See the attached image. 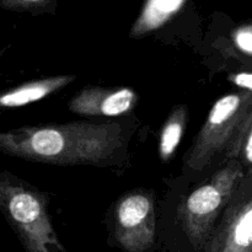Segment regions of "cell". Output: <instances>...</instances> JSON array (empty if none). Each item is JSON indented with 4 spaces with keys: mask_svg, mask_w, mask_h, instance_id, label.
Returning <instances> with one entry per match:
<instances>
[{
    "mask_svg": "<svg viewBox=\"0 0 252 252\" xmlns=\"http://www.w3.org/2000/svg\"><path fill=\"white\" fill-rule=\"evenodd\" d=\"M123 144L117 123L70 122L20 127L0 134L6 154L53 165H103Z\"/></svg>",
    "mask_w": 252,
    "mask_h": 252,
    "instance_id": "1",
    "label": "cell"
},
{
    "mask_svg": "<svg viewBox=\"0 0 252 252\" xmlns=\"http://www.w3.org/2000/svg\"><path fill=\"white\" fill-rule=\"evenodd\" d=\"M252 122V91L224 95L209 111L196 135L186 165L201 171L217 158L238 159L241 144Z\"/></svg>",
    "mask_w": 252,
    "mask_h": 252,
    "instance_id": "2",
    "label": "cell"
},
{
    "mask_svg": "<svg viewBox=\"0 0 252 252\" xmlns=\"http://www.w3.org/2000/svg\"><path fill=\"white\" fill-rule=\"evenodd\" d=\"M244 177L243 164L233 160L189 193L181 204L182 229L194 248L201 249L209 243L217 219L240 189Z\"/></svg>",
    "mask_w": 252,
    "mask_h": 252,
    "instance_id": "3",
    "label": "cell"
},
{
    "mask_svg": "<svg viewBox=\"0 0 252 252\" xmlns=\"http://www.w3.org/2000/svg\"><path fill=\"white\" fill-rule=\"evenodd\" d=\"M0 204L27 252H65L57 239L46 203L37 192L2 174Z\"/></svg>",
    "mask_w": 252,
    "mask_h": 252,
    "instance_id": "4",
    "label": "cell"
},
{
    "mask_svg": "<svg viewBox=\"0 0 252 252\" xmlns=\"http://www.w3.org/2000/svg\"><path fill=\"white\" fill-rule=\"evenodd\" d=\"M157 223L152 197L133 192L120 199L115 209V235L127 252H147L155 243Z\"/></svg>",
    "mask_w": 252,
    "mask_h": 252,
    "instance_id": "5",
    "label": "cell"
},
{
    "mask_svg": "<svg viewBox=\"0 0 252 252\" xmlns=\"http://www.w3.org/2000/svg\"><path fill=\"white\" fill-rule=\"evenodd\" d=\"M139 96L129 88L90 86L79 91L68 103L69 111L89 117H116L132 111Z\"/></svg>",
    "mask_w": 252,
    "mask_h": 252,
    "instance_id": "6",
    "label": "cell"
},
{
    "mask_svg": "<svg viewBox=\"0 0 252 252\" xmlns=\"http://www.w3.org/2000/svg\"><path fill=\"white\" fill-rule=\"evenodd\" d=\"M252 251V192L229 207L208 252Z\"/></svg>",
    "mask_w": 252,
    "mask_h": 252,
    "instance_id": "7",
    "label": "cell"
},
{
    "mask_svg": "<svg viewBox=\"0 0 252 252\" xmlns=\"http://www.w3.org/2000/svg\"><path fill=\"white\" fill-rule=\"evenodd\" d=\"M74 80V75H57L29 81L2 94L0 96V105L4 108L24 107L30 103L43 100L47 96L68 86Z\"/></svg>",
    "mask_w": 252,
    "mask_h": 252,
    "instance_id": "8",
    "label": "cell"
},
{
    "mask_svg": "<svg viewBox=\"0 0 252 252\" xmlns=\"http://www.w3.org/2000/svg\"><path fill=\"white\" fill-rule=\"evenodd\" d=\"M186 0H147L130 30V37L140 38L164 26L181 10Z\"/></svg>",
    "mask_w": 252,
    "mask_h": 252,
    "instance_id": "9",
    "label": "cell"
},
{
    "mask_svg": "<svg viewBox=\"0 0 252 252\" xmlns=\"http://www.w3.org/2000/svg\"><path fill=\"white\" fill-rule=\"evenodd\" d=\"M187 120H189V110L186 106H175L160 133L159 155L162 161H169L174 157L186 129Z\"/></svg>",
    "mask_w": 252,
    "mask_h": 252,
    "instance_id": "10",
    "label": "cell"
},
{
    "mask_svg": "<svg viewBox=\"0 0 252 252\" xmlns=\"http://www.w3.org/2000/svg\"><path fill=\"white\" fill-rule=\"evenodd\" d=\"M233 41L239 51L252 58V25H245L235 30Z\"/></svg>",
    "mask_w": 252,
    "mask_h": 252,
    "instance_id": "11",
    "label": "cell"
},
{
    "mask_svg": "<svg viewBox=\"0 0 252 252\" xmlns=\"http://www.w3.org/2000/svg\"><path fill=\"white\" fill-rule=\"evenodd\" d=\"M238 158L241 160L243 166L249 167L250 172H252V122L244 138Z\"/></svg>",
    "mask_w": 252,
    "mask_h": 252,
    "instance_id": "12",
    "label": "cell"
},
{
    "mask_svg": "<svg viewBox=\"0 0 252 252\" xmlns=\"http://www.w3.org/2000/svg\"><path fill=\"white\" fill-rule=\"evenodd\" d=\"M47 0H2L4 6L10 9H30V7L39 6Z\"/></svg>",
    "mask_w": 252,
    "mask_h": 252,
    "instance_id": "13",
    "label": "cell"
},
{
    "mask_svg": "<svg viewBox=\"0 0 252 252\" xmlns=\"http://www.w3.org/2000/svg\"><path fill=\"white\" fill-rule=\"evenodd\" d=\"M230 80L235 85L244 88L245 90L252 91V73H241L236 75H231Z\"/></svg>",
    "mask_w": 252,
    "mask_h": 252,
    "instance_id": "14",
    "label": "cell"
},
{
    "mask_svg": "<svg viewBox=\"0 0 252 252\" xmlns=\"http://www.w3.org/2000/svg\"><path fill=\"white\" fill-rule=\"evenodd\" d=\"M240 252H252V251H240Z\"/></svg>",
    "mask_w": 252,
    "mask_h": 252,
    "instance_id": "15",
    "label": "cell"
}]
</instances>
